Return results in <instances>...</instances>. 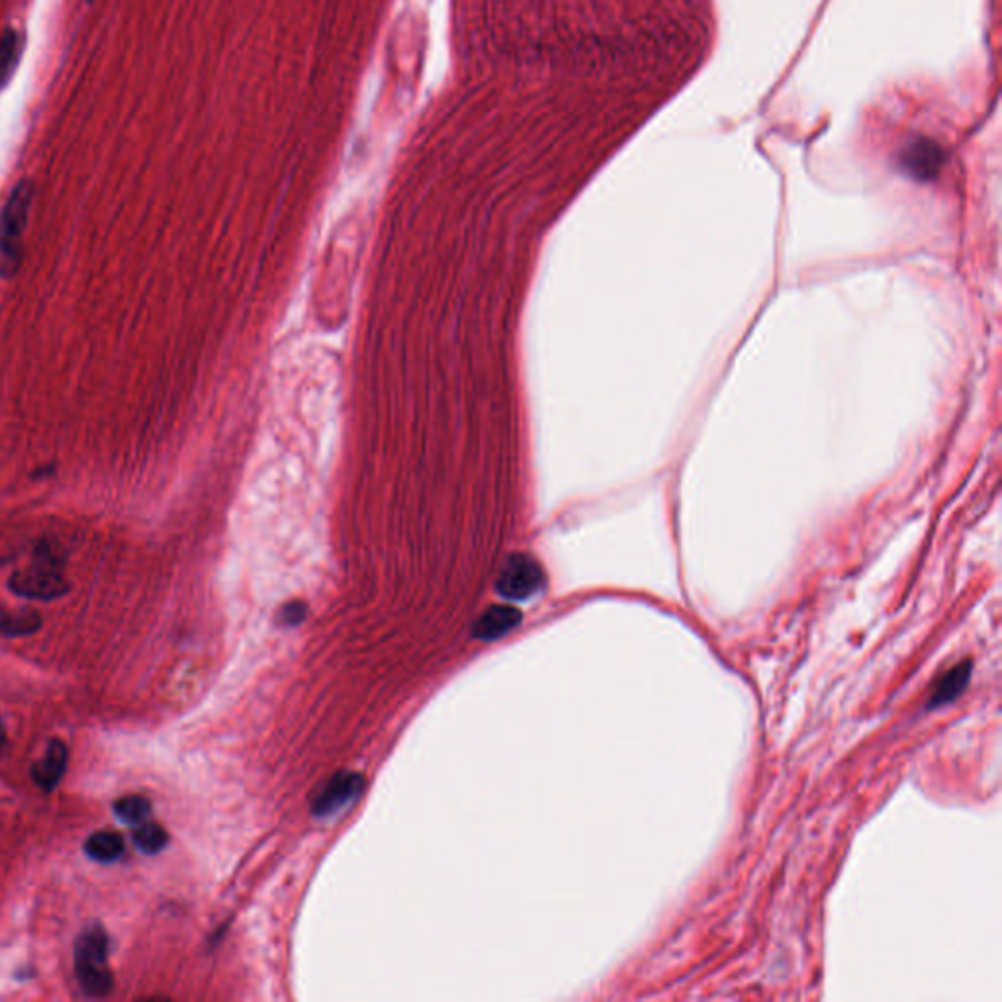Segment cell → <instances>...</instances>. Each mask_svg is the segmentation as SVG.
Returning a JSON list of instances; mask_svg holds the SVG:
<instances>
[{
	"label": "cell",
	"mask_w": 1002,
	"mask_h": 1002,
	"mask_svg": "<svg viewBox=\"0 0 1002 1002\" xmlns=\"http://www.w3.org/2000/svg\"><path fill=\"white\" fill-rule=\"evenodd\" d=\"M108 934L104 928L94 924L84 930L75 941V971L84 995L92 998L108 997L114 987L110 968H108Z\"/></svg>",
	"instance_id": "obj_3"
},
{
	"label": "cell",
	"mask_w": 1002,
	"mask_h": 1002,
	"mask_svg": "<svg viewBox=\"0 0 1002 1002\" xmlns=\"http://www.w3.org/2000/svg\"><path fill=\"white\" fill-rule=\"evenodd\" d=\"M306 617V607L301 606V603H290V606H286L282 609V621L284 625H298L301 619Z\"/></svg>",
	"instance_id": "obj_15"
},
{
	"label": "cell",
	"mask_w": 1002,
	"mask_h": 1002,
	"mask_svg": "<svg viewBox=\"0 0 1002 1002\" xmlns=\"http://www.w3.org/2000/svg\"><path fill=\"white\" fill-rule=\"evenodd\" d=\"M24 50V38L16 30H5L0 35V89H5L14 75Z\"/></svg>",
	"instance_id": "obj_11"
},
{
	"label": "cell",
	"mask_w": 1002,
	"mask_h": 1002,
	"mask_svg": "<svg viewBox=\"0 0 1002 1002\" xmlns=\"http://www.w3.org/2000/svg\"><path fill=\"white\" fill-rule=\"evenodd\" d=\"M42 623H43L42 615L35 613V611L22 609V611L12 613L5 607H0V635H3V636L18 638V636L33 635V633L40 631Z\"/></svg>",
	"instance_id": "obj_10"
},
{
	"label": "cell",
	"mask_w": 1002,
	"mask_h": 1002,
	"mask_svg": "<svg viewBox=\"0 0 1002 1002\" xmlns=\"http://www.w3.org/2000/svg\"><path fill=\"white\" fill-rule=\"evenodd\" d=\"M84 852L99 864H114L124 855V838L116 832H96L84 844Z\"/></svg>",
	"instance_id": "obj_9"
},
{
	"label": "cell",
	"mask_w": 1002,
	"mask_h": 1002,
	"mask_svg": "<svg viewBox=\"0 0 1002 1002\" xmlns=\"http://www.w3.org/2000/svg\"><path fill=\"white\" fill-rule=\"evenodd\" d=\"M114 815L126 825L138 826L151 815V803L139 795L122 797V799L114 803Z\"/></svg>",
	"instance_id": "obj_14"
},
{
	"label": "cell",
	"mask_w": 1002,
	"mask_h": 1002,
	"mask_svg": "<svg viewBox=\"0 0 1002 1002\" xmlns=\"http://www.w3.org/2000/svg\"><path fill=\"white\" fill-rule=\"evenodd\" d=\"M946 163V153L941 145L930 138H912L902 145L899 153V167L904 175L916 180H932Z\"/></svg>",
	"instance_id": "obj_5"
},
{
	"label": "cell",
	"mask_w": 1002,
	"mask_h": 1002,
	"mask_svg": "<svg viewBox=\"0 0 1002 1002\" xmlns=\"http://www.w3.org/2000/svg\"><path fill=\"white\" fill-rule=\"evenodd\" d=\"M134 844L141 854L155 855L167 848L168 835L161 825L145 820V823L138 825V828L134 830Z\"/></svg>",
	"instance_id": "obj_13"
},
{
	"label": "cell",
	"mask_w": 1002,
	"mask_h": 1002,
	"mask_svg": "<svg viewBox=\"0 0 1002 1002\" xmlns=\"http://www.w3.org/2000/svg\"><path fill=\"white\" fill-rule=\"evenodd\" d=\"M67 758H69L67 746L57 739L50 740V744L45 748L43 758L40 762H35L30 769L35 786L47 793L53 791L59 786V781H62L65 776Z\"/></svg>",
	"instance_id": "obj_7"
},
{
	"label": "cell",
	"mask_w": 1002,
	"mask_h": 1002,
	"mask_svg": "<svg viewBox=\"0 0 1002 1002\" xmlns=\"http://www.w3.org/2000/svg\"><path fill=\"white\" fill-rule=\"evenodd\" d=\"M362 779L358 774L353 771H341V774L333 776L323 783L320 793L313 797L311 811L316 816H331L333 813L341 811L343 806L351 803L355 797L362 791Z\"/></svg>",
	"instance_id": "obj_6"
},
{
	"label": "cell",
	"mask_w": 1002,
	"mask_h": 1002,
	"mask_svg": "<svg viewBox=\"0 0 1002 1002\" xmlns=\"http://www.w3.org/2000/svg\"><path fill=\"white\" fill-rule=\"evenodd\" d=\"M5 746H6V729L3 719H0V754L5 752Z\"/></svg>",
	"instance_id": "obj_16"
},
{
	"label": "cell",
	"mask_w": 1002,
	"mask_h": 1002,
	"mask_svg": "<svg viewBox=\"0 0 1002 1002\" xmlns=\"http://www.w3.org/2000/svg\"><path fill=\"white\" fill-rule=\"evenodd\" d=\"M33 186L30 180H22L10 192L0 212V276L10 279L22 267L24 234H26L28 215L32 206Z\"/></svg>",
	"instance_id": "obj_2"
},
{
	"label": "cell",
	"mask_w": 1002,
	"mask_h": 1002,
	"mask_svg": "<svg viewBox=\"0 0 1002 1002\" xmlns=\"http://www.w3.org/2000/svg\"><path fill=\"white\" fill-rule=\"evenodd\" d=\"M545 584V572L529 554H513L501 566L496 579V591L510 601L533 597Z\"/></svg>",
	"instance_id": "obj_4"
},
{
	"label": "cell",
	"mask_w": 1002,
	"mask_h": 1002,
	"mask_svg": "<svg viewBox=\"0 0 1002 1002\" xmlns=\"http://www.w3.org/2000/svg\"><path fill=\"white\" fill-rule=\"evenodd\" d=\"M87 3H92V0H87Z\"/></svg>",
	"instance_id": "obj_17"
},
{
	"label": "cell",
	"mask_w": 1002,
	"mask_h": 1002,
	"mask_svg": "<svg viewBox=\"0 0 1002 1002\" xmlns=\"http://www.w3.org/2000/svg\"><path fill=\"white\" fill-rule=\"evenodd\" d=\"M969 668L971 663L969 662H963L959 663L958 668L950 670L944 678H941V682L938 683L936 692H934V697L930 705L932 707H938V705H944L948 701H951V699H956L965 685H968V680H969Z\"/></svg>",
	"instance_id": "obj_12"
},
{
	"label": "cell",
	"mask_w": 1002,
	"mask_h": 1002,
	"mask_svg": "<svg viewBox=\"0 0 1002 1002\" xmlns=\"http://www.w3.org/2000/svg\"><path fill=\"white\" fill-rule=\"evenodd\" d=\"M519 623H521V613H519L515 607L496 606L480 615L478 621L474 623L472 633L476 638H480V641L490 643V641H498V638L517 629Z\"/></svg>",
	"instance_id": "obj_8"
},
{
	"label": "cell",
	"mask_w": 1002,
	"mask_h": 1002,
	"mask_svg": "<svg viewBox=\"0 0 1002 1002\" xmlns=\"http://www.w3.org/2000/svg\"><path fill=\"white\" fill-rule=\"evenodd\" d=\"M8 587L20 597L52 601L65 596L69 584L63 576V557L50 542L35 549L33 562L28 568L16 570L8 579Z\"/></svg>",
	"instance_id": "obj_1"
}]
</instances>
